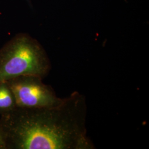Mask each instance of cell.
Returning <instances> with one entry per match:
<instances>
[{"instance_id": "4", "label": "cell", "mask_w": 149, "mask_h": 149, "mask_svg": "<svg viewBox=\"0 0 149 149\" xmlns=\"http://www.w3.org/2000/svg\"><path fill=\"white\" fill-rule=\"evenodd\" d=\"M16 107V101L10 88L6 82L0 83V115L9 112Z\"/></svg>"}, {"instance_id": "1", "label": "cell", "mask_w": 149, "mask_h": 149, "mask_svg": "<svg viewBox=\"0 0 149 149\" xmlns=\"http://www.w3.org/2000/svg\"><path fill=\"white\" fill-rule=\"evenodd\" d=\"M84 95L74 92L59 104L43 108L17 106L1 114L4 149H93L87 136Z\"/></svg>"}, {"instance_id": "5", "label": "cell", "mask_w": 149, "mask_h": 149, "mask_svg": "<svg viewBox=\"0 0 149 149\" xmlns=\"http://www.w3.org/2000/svg\"><path fill=\"white\" fill-rule=\"evenodd\" d=\"M0 149H4V144H3V141L1 134H0Z\"/></svg>"}, {"instance_id": "3", "label": "cell", "mask_w": 149, "mask_h": 149, "mask_svg": "<svg viewBox=\"0 0 149 149\" xmlns=\"http://www.w3.org/2000/svg\"><path fill=\"white\" fill-rule=\"evenodd\" d=\"M42 80L37 76L24 75L5 82L14 95L17 106L34 108L59 104L63 98L56 96L53 89Z\"/></svg>"}, {"instance_id": "2", "label": "cell", "mask_w": 149, "mask_h": 149, "mask_svg": "<svg viewBox=\"0 0 149 149\" xmlns=\"http://www.w3.org/2000/svg\"><path fill=\"white\" fill-rule=\"evenodd\" d=\"M51 68L43 47L26 33L17 34L0 49V83L24 75L43 79Z\"/></svg>"}]
</instances>
